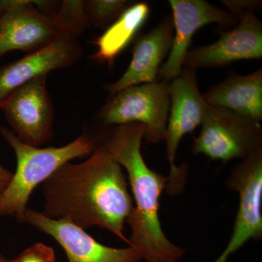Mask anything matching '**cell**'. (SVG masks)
I'll use <instances>...</instances> for the list:
<instances>
[{"label":"cell","mask_w":262,"mask_h":262,"mask_svg":"<svg viewBox=\"0 0 262 262\" xmlns=\"http://www.w3.org/2000/svg\"><path fill=\"white\" fill-rule=\"evenodd\" d=\"M121 165L100 145L83 163L60 167L43 183L42 213L82 229L98 227L128 244L124 225L134 203Z\"/></svg>","instance_id":"obj_1"},{"label":"cell","mask_w":262,"mask_h":262,"mask_svg":"<svg viewBox=\"0 0 262 262\" xmlns=\"http://www.w3.org/2000/svg\"><path fill=\"white\" fill-rule=\"evenodd\" d=\"M101 144L128 174L136 202L126 222L131 234L129 246L146 262H179L184 250L169 241L162 229L160 198L168 177L149 168L141 152L145 126L139 122L99 127Z\"/></svg>","instance_id":"obj_2"},{"label":"cell","mask_w":262,"mask_h":262,"mask_svg":"<svg viewBox=\"0 0 262 262\" xmlns=\"http://www.w3.org/2000/svg\"><path fill=\"white\" fill-rule=\"evenodd\" d=\"M0 132L14 150L17 166L11 181L0 194V217L15 216L24 222L27 203L34 189L60 167L77 158L92 155L101 145L99 130L85 131L75 141L61 147L27 145L6 127Z\"/></svg>","instance_id":"obj_3"},{"label":"cell","mask_w":262,"mask_h":262,"mask_svg":"<svg viewBox=\"0 0 262 262\" xmlns=\"http://www.w3.org/2000/svg\"><path fill=\"white\" fill-rule=\"evenodd\" d=\"M169 82L136 84L110 95L95 115L99 127L139 122L150 144L165 139L170 108Z\"/></svg>","instance_id":"obj_4"},{"label":"cell","mask_w":262,"mask_h":262,"mask_svg":"<svg viewBox=\"0 0 262 262\" xmlns=\"http://www.w3.org/2000/svg\"><path fill=\"white\" fill-rule=\"evenodd\" d=\"M193 155L227 163L247 158L262 147L261 123L226 108L208 105Z\"/></svg>","instance_id":"obj_5"},{"label":"cell","mask_w":262,"mask_h":262,"mask_svg":"<svg viewBox=\"0 0 262 262\" xmlns=\"http://www.w3.org/2000/svg\"><path fill=\"white\" fill-rule=\"evenodd\" d=\"M38 1L0 0V57L39 51L70 32L54 13L39 9Z\"/></svg>","instance_id":"obj_6"},{"label":"cell","mask_w":262,"mask_h":262,"mask_svg":"<svg viewBox=\"0 0 262 262\" xmlns=\"http://www.w3.org/2000/svg\"><path fill=\"white\" fill-rule=\"evenodd\" d=\"M168 90L170 114L164 141L170 168L167 189L172 194L180 190L185 178L186 167H177L174 163L179 143L201 125L208 105L198 89L194 69L183 67L180 75L169 82Z\"/></svg>","instance_id":"obj_7"},{"label":"cell","mask_w":262,"mask_h":262,"mask_svg":"<svg viewBox=\"0 0 262 262\" xmlns=\"http://www.w3.org/2000/svg\"><path fill=\"white\" fill-rule=\"evenodd\" d=\"M47 75L19 88L2 107L19 140L40 147L53 135L55 108L48 91Z\"/></svg>","instance_id":"obj_8"},{"label":"cell","mask_w":262,"mask_h":262,"mask_svg":"<svg viewBox=\"0 0 262 262\" xmlns=\"http://www.w3.org/2000/svg\"><path fill=\"white\" fill-rule=\"evenodd\" d=\"M228 186L239 193L238 211L232 237L213 262H226L250 239L262 237V148L243 159L232 170Z\"/></svg>","instance_id":"obj_9"},{"label":"cell","mask_w":262,"mask_h":262,"mask_svg":"<svg viewBox=\"0 0 262 262\" xmlns=\"http://www.w3.org/2000/svg\"><path fill=\"white\" fill-rule=\"evenodd\" d=\"M82 56V48L77 37L69 32L42 49L1 66L0 108L19 88L52 71L72 67Z\"/></svg>","instance_id":"obj_10"},{"label":"cell","mask_w":262,"mask_h":262,"mask_svg":"<svg viewBox=\"0 0 262 262\" xmlns=\"http://www.w3.org/2000/svg\"><path fill=\"white\" fill-rule=\"evenodd\" d=\"M169 4L173 11V43L158 75L166 82L180 75L193 35L198 29L210 24L230 26L237 21L227 10L220 9L204 0H170Z\"/></svg>","instance_id":"obj_11"},{"label":"cell","mask_w":262,"mask_h":262,"mask_svg":"<svg viewBox=\"0 0 262 262\" xmlns=\"http://www.w3.org/2000/svg\"><path fill=\"white\" fill-rule=\"evenodd\" d=\"M24 222L49 234L64 250L69 262H141L139 252L131 246L116 248L100 244L84 229L65 220H52L41 212L28 209Z\"/></svg>","instance_id":"obj_12"},{"label":"cell","mask_w":262,"mask_h":262,"mask_svg":"<svg viewBox=\"0 0 262 262\" xmlns=\"http://www.w3.org/2000/svg\"><path fill=\"white\" fill-rule=\"evenodd\" d=\"M220 34L216 42L188 52L184 67L196 70L225 67L241 60L261 58L262 24L253 10L246 12L233 29Z\"/></svg>","instance_id":"obj_13"},{"label":"cell","mask_w":262,"mask_h":262,"mask_svg":"<svg viewBox=\"0 0 262 262\" xmlns=\"http://www.w3.org/2000/svg\"><path fill=\"white\" fill-rule=\"evenodd\" d=\"M173 36L172 15L164 17L149 32L138 34L130 65L120 78L105 84V91L113 95L130 86L156 82L163 61L170 53Z\"/></svg>","instance_id":"obj_14"},{"label":"cell","mask_w":262,"mask_h":262,"mask_svg":"<svg viewBox=\"0 0 262 262\" xmlns=\"http://www.w3.org/2000/svg\"><path fill=\"white\" fill-rule=\"evenodd\" d=\"M207 104L230 110L258 122L262 120V69L249 75L231 72L203 95Z\"/></svg>","instance_id":"obj_15"},{"label":"cell","mask_w":262,"mask_h":262,"mask_svg":"<svg viewBox=\"0 0 262 262\" xmlns=\"http://www.w3.org/2000/svg\"><path fill=\"white\" fill-rule=\"evenodd\" d=\"M146 2L134 3L95 41L97 51L91 56L94 61L113 67L117 57L134 40L150 14Z\"/></svg>","instance_id":"obj_16"},{"label":"cell","mask_w":262,"mask_h":262,"mask_svg":"<svg viewBox=\"0 0 262 262\" xmlns=\"http://www.w3.org/2000/svg\"><path fill=\"white\" fill-rule=\"evenodd\" d=\"M134 4L128 0H86V15L90 26L106 29Z\"/></svg>","instance_id":"obj_17"},{"label":"cell","mask_w":262,"mask_h":262,"mask_svg":"<svg viewBox=\"0 0 262 262\" xmlns=\"http://www.w3.org/2000/svg\"><path fill=\"white\" fill-rule=\"evenodd\" d=\"M54 13L61 23L76 37H78L90 27L84 8V1L82 0L58 2Z\"/></svg>","instance_id":"obj_18"},{"label":"cell","mask_w":262,"mask_h":262,"mask_svg":"<svg viewBox=\"0 0 262 262\" xmlns=\"http://www.w3.org/2000/svg\"><path fill=\"white\" fill-rule=\"evenodd\" d=\"M10 262H56L54 250L43 244H35Z\"/></svg>","instance_id":"obj_19"},{"label":"cell","mask_w":262,"mask_h":262,"mask_svg":"<svg viewBox=\"0 0 262 262\" xmlns=\"http://www.w3.org/2000/svg\"><path fill=\"white\" fill-rule=\"evenodd\" d=\"M222 3L237 20H239L248 10H259L261 0H224Z\"/></svg>","instance_id":"obj_20"},{"label":"cell","mask_w":262,"mask_h":262,"mask_svg":"<svg viewBox=\"0 0 262 262\" xmlns=\"http://www.w3.org/2000/svg\"><path fill=\"white\" fill-rule=\"evenodd\" d=\"M13 177V173L0 163V194L6 189Z\"/></svg>","instance_id":"obj_21"},{"label":"cell","mask_w":262,"mask_h":262,"mask_svg":"<svg viewBox=\"0 0 262 262\" xmlns=\"http://www.w3.org/2000/svg\"><path fill=\"white\" fill-rule=\"evenodd\" d=\"M0 262H10V260L4 257V256L0 253Z\"/></svg>","instance_id":"obj_22"}]
</instances>
